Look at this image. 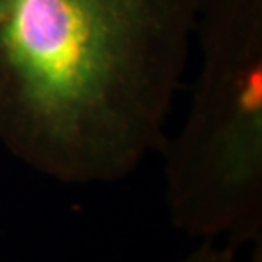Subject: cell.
<instances>
[{"label":"cell","mask_w":262,"mask_h":262,"mask_svg":"<svg viewBox=\"0 0 262 262\" xmlns=\"http://www.w3.org/2000/svg\"><path fill=\"white\" fill-rule=\"evenodd\" d=\"M201 0H0V143L64 184L162 151Z\"/></svg>","instance_id":"6da1fadb"},{"label":"cell","mask_w":262,"mask_h":262,"mask_svg":"<svg viewBox=\"0 0 262 262\" xmlns=\"http://www.w3.org/2000/svg\"><path fill=\"white\" fill-rule=\"evenodd\" d=\"M203 63L184 127L165 143L173 226L236 251L262 230V0H201Z\"/></svg>","instance_id":"7a4b0ae2"},{"label":"cell","mask_w":262,"mask_h":262,"mask_svg":"<svg viewBox=\"0 0 262 262\" xmlns=\"http://www.w3.org/2000/svg\"><path fill=\"white\" fill-rule=\"evenodd\" d=\"M237 251L230 245H219L217 241H201L195 251L175 262H236Z\"/></svg>","instance_id":"3957f363"}]
</instances>
